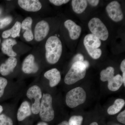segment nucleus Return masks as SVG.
<instances>
[{"label":"nucleus","mask_w":125,"mask_h":125,"mask_svg":"<svg viewBox=\"0 0 125 125\" xmlns=\"http://www.w3.org/2000/svg\"><path fill=\"white\" fill-rule=\"evenodd\" d=\"M1 12H2V11H1V10L0 9V15L1 14Z\"/></svg>","instance_id":"38"},{"label":"nucleus","mask_w":125,"mask_h":125,"mask_svg":"<svg viewBox=\"0 0 125 125\" xmlns=\"http://www.w3.org/2000/svg\"><path fill=\"white\" fill-rule=\"evenodd\" d=\"M83 117L81 116H73L69 120V125H81L83 122Z\"/></svg>","instance_id":"23"},{"label":"nucleus","mask_w":125,"mask_h":125,"mask_svg":"<svg viewBox=\"0 0 125 125\" xmlns=\"http://www.w3.org/2000/svg\"><path fill=\"white\" fill-rule=\"evenodd\" d=\"M33 20L30 17H28L23 21L21 23V28L22 29L26 30L27 29H32Z\"/></svg>","instance_id":"22"},{"label":"nucleus","mask_w":125,"mask_h":125,"mask_svg":"<svg viewBox=\"0 0 125 125\" xmlns=\"http://www.w3.org/2000/svg\"><path fill=\"white\" fill-rule=\"evenodd\" d=\"M83 62L84 64L85 65L86 69L88 68L90 65L89 62L87 61H84Z\"/></svg>","instance_id":"33"},{"label":"nucleus","mask_w":125,"mask_h":125,"mask_svg":"<svg viewBox=\"0 0 125 125\" xmlns=\"http://www.w3.org/2000/svg\"><path fill=\"white\" fill-rule=\"evenodd\" d=\"M125 100L122 99H117L115 101L114 104L110 106L107 109L109 115H113L119 112L125 105Z\"/></svg>","instance_id":"20"},{"label":"nucleus","mask_w":125,"mask_h":125,"mask_svg":"<svg viewBox=\"0 0 125 125\" xmlns=\"http://www.w3.org/2000/svg\"><path fill=\"white\" fill-rule=\"evenodd\" d=\"M36 125H48L47 123L46 122L42 121L39 122Z\"/></svg>","instance_id":"35"},{"label":"nucleus","mask_w":125,"mask_h":125,"mask_svg":"<svg viewBox=\"0 0 125 125\" xmlns=\"http://www.w3.org/2000/svg\"><path fill=\"white\" fill-rule=\"evenodd\" d=\"M65 27L68 30L71 39L73 40L78 39L81 33L82 29L73 21L68 20L64 23Z\"/></svg>","instance_id":"13"},{"label":"nucleus","mask_w":125,"mask_h":125,"mask_svg":"<svg viewBox=\"0 0 125 125\" xmlns=\"http://www.w3.org/2000/svg\"><path fill=\"white\" fill-rule=\"evenodd\" d=\"M17 44L16 40L13 39H6L1 44V51L9 57H16L17 53L13 49V47Z\"/></svg>","instance_id":"16"},{"label":"nucleus","mask_w":125,"mask_h":125,"mask_svg":"<svg viewBox=\"0 0 125 125\" xmlns=\"http://www.w3.org/2000/svg\"><path fill=\"white\" fill-rule=\"evenodd\" d=\"M49 2L56 6H60L63 4H65L69 2L68 0H50Z\"/></svg>","instance_id":"28"},{"label":"nucleus","mask_w":125,"mask_h":125,"mask_svg":"<svg viewBox=\"0 0 125 125\" xmlns=\"http://www.w3.org/2000/svg\"><path fill=\"white\" fill-rule=\"evenodd\" d=\"M52 102V97L51 94L48 93L43 94L39 114L43 121L49 122L54 119L55 113Z\"/></svg>","instance_id":"3"},{"label":"nucleus","mask_w":125,"mask_h":125,"mask_svg":"<svg viewBox=\"0 0 125 125\" xmlns=\"http://www.w3.org/2000/svg\"><path fill=\"white\" fill-rule=\"evenodd\" d=\"M87 0H73L72 6L74 12L76 14L82 13L85 10L87 6Z\"/></svg>","instance_id":"19"},{"label":"nucleus","mask_w":125,"mask_h":125,"mask_svg":"<svg viewBox=\"0 0 125 125\" xmlns=\"http://www.w3.org/2000/svg\"><path fill=\"white\" fill-rule=\"evenodd\" d=\"M23 37L26 41L31 42L34 39L33 33L32 29H27L23 34Z\"/></svg>","instance_id":"27"},{"label":"nucleus","mask_w":125,"mask_h":125,"mask_svg":"<svg viewBox=\"0 0 125 125\" xmlns=\"http://www.w3.org/2000/svg\"><path fill=\"white\" fill-rule=\"evenodd\" d=\"M12 18L10 16H7L0 19V29H2L9 25L11 22Z\"/></svg>","instance_id":"26"},{"label":"nucleus","mask_w":125,"mask_h":125,"mask_svg":"<svg viewBox=\"0 0 125 125\" xmlns=\"http://www.w3.org/2000/svg\"><path fill=\"white\" fill-rule=\"evenodd\" d=\"M108 88L113 92L118 90L123 83L122 76L120 74L116 75L108 81Z\"/></svg>","instance_id":"18"},{"label":"nucleus","mask_w":125,"mask_h":125,"mask_svg":"<svg viewBox=\"0 0 125 125\" xmlns=\"http://www.w3.org/2000/svg\"><path fill=\"white\" fill-rule=\"evenodd\" d=\"M3 110H4V109H3V107L0 105V114L3 112Z\"/></svg>","instance_id":"36"},{"label":"nucleus","mask_w":125,"mask_h":125,"mask_svg":"<svg viewBox=\"0 0 125 125\" xmlns=\"http://www.w3.org/2000/svg\"><path fill=\"white\" fill-rule=\"evenodd\" d=\"M0 42H1V40H0Z\"/></svg>","instance_id":"39"},{"label":"nucleus","mask_w":125,"mask_h":125,"mask_svg":"<svg viewBox=\"0 0 125 125\" xmlns=\"http://www.w3.org/2000/svg\"><path fill=\"white\" fill-rule=\"evenodd\" d=\"M50 26L46 21L42 20L36 23L34 30V38L37 42H40L46 38L49 33Z\"/></svg>","instance_id":"9"},{"label":"nucleus","mask_w":125,"mask_h":125,"mask_svg":"<svg viewBox=\"0 0 125 125\" xmlns=\"http://www.w3.org/2000/svg\"><path fill=\"white\" fill-rule=\"evenodd\" d=\"M18 3L21 9L29 12H37L42 7V3L38 0H19Z\"/></svg>","instance_id":"11"},{"label":"nucleus","mask_w":125,"mask_h":125,"mask_svg":"<svg viewBox=\"0 0 125 125\" xmlns=\"http://www.w3.org/2000/svg\"><path fill=\"white\" fill-rule=\"evenodd\" d=\"M87 2L92 6L95 7L98 4L99 1L98 0H87Z\"/></svg>","instance_id":"32"},{"label":"nucleus","mask_w":125,"mask_h":125,"mask_svg":"<svg viewBox=\"0 0 125 125\" xmlns=\"http://www.w3.org/2000/svg\"><path fill=\"white\" fill-rule=\"evenodd\" d=\"M115 70L113 67L109 66L101 72V80L103 82L108 81L114 76Z\"/></svg>","instance_id":"21"},{"label":"nucleus","mask_w":125,"mask_h":125,"mask_svg":"<svg viewBox=\"0 0 125 125\" xmlns=\"http://www.w3.org/2000/svg\"><path fill=\"white\" fill-rule=\"evenodd\" d=\"M89 125H98V124L96 122H94L91 123Z\"/></svg>","instance_id":"37"},{"label":"nucleus","mask_w":125,"mask_h":125,"mask_svg":"<svg viewBox=\"0 0 125 125\" xmlns=\"http://www.w3.org/2000/svg\"><path fill=\"white\" fill-rule=\"evenodd\" d=\"M39 70V66L35 61L34 56L30 54L25 58L22 65V70L25 74L36 73Z\"/></svg>","instance_id":"10"},{"label":"nucleus","mask_w":125,"mask_h":125,"mask_svg":"<svg viewBox=\"0 0 125 125\" xmlns=\"http://www.w3.org/2000/svg\"><path fill=\"white\" fill-rule=\"evenodd\" d=\"M31 105L27 101L23 102L18 108L17 113V118L19 121H22L31 115Z\"/></svg>","instance_id":"14"},{"label":"nucleus","mask_w":125,"mask_h":125,"mask_svg":"<svg viewBox=\"0 0 125 125\" xmlns=\"http://www.w3.org/2000/svg\"><path fill=\"white\" fill-rule=\"evenodd\" d=\"M44 76L49 81L50 87H54L58 85L61 79L60 72L56 68H53L45 72Z\"/></svg>","instance_id":"15"},{"label":"nucleus","mask_w":125,"mask_h":125,"mask_svg":"<svg viewBox=\"0 0 125 125\" xmlns=\"http://www.w3.org/2000/svg\"><path fill=\"white\" fill-rule=\"evenodd\" d=\"M13 125V121L10 117L5 114L0 115V125Z\"/></svg>","instance_id":"24"},{"label":"nucleus","mask_w":125,"mask_h":125,"mask_svg":"<svg viewBox=\"0 0 125 125\" xmlns=\"http://www.w3.org/2000/svg\"><path fill=\"white\" fill-rule=\"evenodd\" d=\"M117 120L119 122L125 124V111H123L120 113L117 116Z\"/></svg>","instance_id":"29"},{"label":"nucleus","mask_w":125,"mask_h":125,"mask_svg":"<svg viewBox=\"0 0 125 125\" xmlns=\"http://www.w3.org/2000/svg\"><path fill=\"white\" fill-rule=\"evenodd\" d=\"M84 61V57L82 54H78L74 57L73 61L74 62H83ZM73 62V63H74Z\"/></svg>","instance_id":"31"},{"label":"nucleus","mask_w":125,"mask_h":125,"mask_svg":"<svg viewBox=\"0 0 125 125\" xmlns=\"http://www.w3.org/2000/svg\"><path fill=\"white\" fill-rule=\"evenodd\" d=\"M86 97V93L83 89L80 87H76L66 94V103L69 107L73 108L85 102Z\"/></svg>","instance_id":"5"},{"label":"nucleus","mask_w":125,"mask_h":125,"mask_svg":"<svg viewBox=\"0 0 125 125\" xmlns=\"http://www.w3.org/2000/svg\"><path fill=\"white\" fill-rule=\"evenodd\" d=\"M106 10L109 18L114 22H120L123 19V12L118 1H114L110 2L106 7Z\"/></svg>","instance_id":"8"},{"label":"nucleus","mask_w":125,"mask_h":125,"mask_svg":"<svg viewBox=\"0 0 125 125\" xmlns=\"http://www.w3.org/2000/svg\"><path fill=\"white\" fill-rule=\"evenodd\" d=\"M83 43L88 53L92 58L98 59L101 57L102 51L99 47L102 42L98 38L92 33L87 34L84 39Z\"/></svg>","instance_id":"4"},{"label":"nucleus","mask_w":125,"mask_h":125,"mask_svg":"<svg viewBox=\"0 0 125 125\" xmlns=\"http://www.w3.org/2000/svg\"><path fill=\"white\" fill-rule=\"evenodd\" d=\"M42 95L41 88L38 85H32L27 90L26 96L32 102L31 105L32 114L34 115L39 114Z\"/></svg>","instance_id":"6"},{"label":"nucleus","mask_w":125,"mask_h":125,"mask_svg":"<svg viewBox=\"0 0 125 125\" xmlns=\"http://www.w3.org/2000/svg\"><path fill=\"white\" fill-rule=\"evenodd\" d=\"M86 69L83 62H74L65 76V83L67 85H71L83 79L86 74Z\"/></svg>","instance_id":"2"},{"label":"nucleus","mask_w":125,"mask_h":125,"mask_svg":"<svg viewBox=\"0 0 125 125\" xmlns=\"http://www.w3.org/2000/svg\"><path fill=\"white\" fill-rule=\"evenodd\" d=\"M58 125H69L68 122L67 121H63Z\"/></svg>","instance_id":"34"},{"label":"nucleus","mask_w":125,"mask_h":125,"mask_svg":"<svg viewBox=\"0 0 125 125\" xmlns=\"http://www.w3.org/2000/svg\"><path fill=\"white\" fill-rule=\"evenodd\" d=\"M88 26L92 34L100 40L103 41L107 40L109 36L108 30L100 19L92 18L89 22Z\"/></svg>","instance_id":"7"},{"label":"nucleus","mask_w":125,"mask_h":125,"mask_svg":"<svg viewBox=\"0 0 125 125\" xmlns=\"http://www.w3.org/2000/svg\"><path fill=\"white\" fill-rule=\"evenodd\" d=\"M21 29V23L16 21L11 29L2 32V37L4 39H7L11 36L13 38H15L19 36Z\"/></svg>","instance_id":"17"},{"label":"nucleus","mask_w":125,"mask_h":125,"mask_svg":"<svg viewBox=\"0 0 125 125\" xmlns=\"http://www.w3.org/2000/svg\"><path fill=\"white\" fill-rule=\"evenodd\" d=\"M45 58L47 62L54 64L60 60L62 51V43L56 36H50L47 39L45 45Z\"/></svg>","instance_id":"1"},{"label":"nucleus","mask_w":125,"mask_h":125,"mask_svg":"<svg viewBox=\"0 0 125 125\" xmlns=\"http://www.w3.org/2000/svg\"><path fill=\"white\" fill-rule=\"evenodd\" d=\"M17 64L18 60L16 57H9L0 65V73L2 76H7L13 72Z\"/></svg>","instance_id":"12"},{"label":"nucleus","mask_w":125,"mask_h":125,"mask_svg":"<svg viewBox=\"0 0 125 125\" xmlns=\"http://www.w3.org/2000/svg\"><path fill=\"white\" fill-rule=\"evenodd\" d=\"M8 84L7 79L0 77V98L4 95L5 90Z\"/></svg>","instance_id":"25"},{"label":"nucleus","mask_w":125,"mask_h":125,"mask_svg":"<svg viewBox=\"0 0 125 125\" xmlns=\"http://www.w3.org/2000/svg\"><path fill=\"white\" fill-rule=\"evenodd\" d=\"M121 70L123 72L122 74V79H123V83L124 86H125V60H124L121 62L120 65Z\"/></svg>","instance_id":"30"}]
</instances>
